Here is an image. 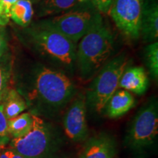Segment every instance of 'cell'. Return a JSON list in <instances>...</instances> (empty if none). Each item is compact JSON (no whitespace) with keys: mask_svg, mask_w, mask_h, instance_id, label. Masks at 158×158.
<instances>
[{"mask_svg":"<svg viewBox=\"0 0 158 158\" xmlns=\"http://www.w3.org/2000/svg\"><path fill=\"white\" fill-rule=\"evenodd\" d=\"M76 48V64L83 78L95 74L113 53L114 35L100 14Z\"/></svg>","mask_w":158,"mask_h":158,"instance_id":"1","label":"cell"},{"mask_svg":"<svg viewBox=\"0 0 158 158\" xmlns=\"http://www.w3.org/2000/svg\"><path fill=\"white\" fill-rule=\"evenodd\" d=\"M29 35L33 47L43 56L68 68L76 64V43L51 27L45 20L31 27Z\"/></svg>","mask_w":158,"mask_h":158,"instance_id":"2","label":"cell"},{"mask_svg":"<svg viewBox=\"0 0 158 158\" xmlns=\"http://www.w3.org/2000/svg\"><path fill=\"white\" fill-rule=\"evenodd\" d=\"M128 63L124 54L116 56L102 66L89 86L86 101L98 114L101 113L110 97L117 90L120 78Z\"/></svg>","mask_w":158,"mask_h":158,"instance_id":"3","label":"cell"},{"mask_svg":"<svg viewBox=\"0 0 158 158\" xmlns=\"http://www.w3.org/2000/svg\"><path fill=\"white\" fill-rule=\"evenodd\" d=\"M76 88L72 81L64 73L42 67L35 79V98L49 107L64 106L73 97Z\"/></svg>","mask_w":158,"mask_h":158,"instance_id":"4","label":"cell"},{"mask_svg":"<svg viewBox=\"0 0 158 158\" xmlns=\"http://www.w3.org/2000/svg\"><path fill=\"white\" fill-rule=\"evenodd\" d=\"M100 14L89 0L70 11L45 20L71 41L77 43L87 32Z\"/></svg>","mask_w":158,"mask_h":158,"instance_id":"5","label":"cell"},{"mask_svg":"<svg viewBox=\"0 0 158 158\" xmlns=\"http://www.w3.org/2000/svg\"><path fill=\"white\" fill-rule=\"evenodd\" d=\"M157 135V103L152 100L136 114L127 131L126 142L130 149L140 151L152 145Z\"/></svg>","mask_w":158,"mask_h":158,"instance_id":"6","label":"cell"},{"mask_svg":"<svg viewBox=\"0 0 158 158\" xmlns=\"http://www.w3.org/2000/svg\"><path fill=\"white\" fill-rule=\"evenodd\" d=\"M51 145V134L42 118L33 115L30 131L23 137L13 138L10 148L27 158H44Z\"/></svg>","mask_w":158,"mask_h":158,"instance_id":"7","label":"cell"},{"mask_svg":"<svg viewBox=\"0 0 158 158\" xmlns=\"http://www.w3.org/2000/svg\"><path fill=\"white\" fill-rule=\"evenodd\" d=\"M143 0H113L108 14L124 36L131 40L140 37V25Z\"/></svg>","mask_w":158,"mask_h":158,"instance_id":"8","label":"cell"},{"mask_svg":"<svg viewBox=\"0 0 158 158\" xmlns=\"http://www.w3.org/2000/svg\"><path fill=\"white\" fill-rule=\"evenodd\" d=\"M86 111V98L80 94L75 98L65 114L64 132L73 141L81 142L88 137L89 130Z\"/></svg>","mask_w":158,"mask_h":158,"instance_id":"9","label":"cell"},{"mask_svg":"<svg viewBox=\"0 0 158 158\" xmlns=\"http://www.w3.org/2000/svg\"><path fill=\"white\" fill-rule=\"evenodd\" d=\"M140 37L144 43L157 42L158 37L157 0H143L140 25Z\"/></svg>","mask_w":158,"mask_h":158,"instance_id":"10","label":"cell"},{"mask_svg":"<svg viewBox=\"0 0 158 158\" xmlns=\"http://www.w3.org/2000/svg\"><path fill=\"white\" fill-rule=\"evenodd\" d=\"M115 141L106 134L92 137L86 141L78 158H114Z\"/></svg>","mask_w":158,"mask_h":158,"instance_id":"11","label":"cell"},{"mask_svg":"<svg viewBox=\"0 0 158 158\" xmlns=\"http://www.w3.org/2000/svg\"><path fill=\"white\" fill-rule=\"evenodd\" d=\"M149 86V78L142 67L126 68L120 78L118 87L136 94H143Z\"/></svg>","mask_w":158,"mask_h":158,"instance_id":"12","label":"cell"},{"mask_svg":"<svg viewBox=\"0 0 158 158\" xmlns=\"http://www.w3.org/2000/svg\"><path fill=\"white\" fill-rule=\"evenodd\" d=\"M135 104V98L130 92L125 89L117 90L110 97L104 109L108 117L116 118L127 114Z\"/></svg>","mask_w":158,"mask_h":158,"instance_id":"13","label":"cell"},{"mask_svg":"<svg viewBox=\"0 0 158 158\" xmlns=\"http://www.w3.org/2000/svg\"><path fill=\"white\" fill-rule=\"evenodd\" d=\"M89 0H42L38 10L39 17L62 14L86 3Z\"/></svg>","mask_w":158,"mask_h":158,"instance_id":"14","label":"cell"},{"mask_svg":"<svg viewBox=\"0 0 158 158\" xmlns=\"http://www.w3.org/2000/svg\"><path fill=\"white\" fill-rule=\"evenodd\" d=\"M34 11L30 0H17L11 6L10 17L18 25L27 27L30 24Z\"/></svg>","mask_w":158,"mask_h":158,"instance_id":"15","label":"cell"},{"mask_svg":"<svg viewBox=\"0 0 158 158\" xmlns=\"http://www.w3.org/2000/svg\"><path fill=\"white\" fill-rule=\"evenodd\" d=\"M2 104L4 114L7 120L20 115L27 108V103L17 91H8L3 98Z\"/></svg>","mask_w":158,"mask_h":158,"instance_id":"16","label":"cell"},{"mask_svg":"<svg viewBox=\"0 0 158 158\" xmlns=\"http://www.w3.org/2000/svg\"><path fill=\"white\" fill-rule=\"evenodd\" d=\"M33 124V114H21L16 117L7 120L10 136L13 138L23 137L30 131Z\"/></svg>","mask_w":158,"mask_h":158,"instance_id":"17","label":"cell"},{"mask_svg":"<svg viewBox=\"0 0 158 158\" xmlns=\"http://www.w3.org/2000/svg\"><path fill=\"white\" fill-rule=\"evenodd\" d=\"M146 62L155 79L158 77V42L149 43L145 48Z\"/></svg>","mask_w":158,"mask_h":158,"instance_id":"18","label":"cell"},{"mask_svg":"<svg viewBox=\"0 0 158 158\" xmlns=\"http://www.w3.org/2000/svg\"><path fill=\"white\" fill-rule=\"evenodd\" d=\"M10 78V63L3 56L0 59V102L7 92V84Z\"/></svg>","mask_w":158,"mask_h":158,"instance_id":"19","label":"cell"},{"mask_svg":"<svg viewBox=\"0 0 158 158\" xmlns=\"http://www.w3.org/2000/svg\"><path fill=\"white\" fill-rule=\"evenodd\" d=\"M7 119L4 114L3 106L0 103V148L4 147L10 141Z\"/></svg>","mask_w":158,"mask_h":158,"instance_id":"20","label":"cell"},{"mask_svg":"<svg viewBox=\"0 0 158 158\" xmlns=\"http://www.w3.org/2000/svg\"><path fill=\"white\" fill-rule=\"evenodd\" d=\"M90 1L100 13L108 14L110 4L113 0H90Z\"/></svg>","mask_w":158,"mask_h":158,"instance_id":"21","label":"cell"},{"mask_svg":"<svg viewBox=\"0 0 158 158\" xmlns=\"http://www.w3.org/2000/svg\"><path fill=\"white\" fill-rule=\"evenodd\" d=\"M7 48L6 33L3 27H0V59L4 56Z\"/></svg>","mask_w":158,"mask_h":158,"instance_id":"22","label":"cell"},{"mask_svg":"<svg viewBox=\"0 0 158 158\" xmlns=\"http://www.w3.org/2000/svg\"><path fill=\"white\" fill-rule=\"evenodd\" d=\"M10 18V13L0 2V27H4L9 22Z\"/></svg>","mask_w":158,"mask_h":158,"instance_id":"23","label":"cell"},{"mask_svg":"<svg viewBox=\"0 0 158 158\" xmlns=\"http://www.w3.org/2000/svg\"><path fill=\"white\" fill-rule=\"evenodd\" d=\"M5 152H6V154L8 155V157L10 158H27L23 157L22 155H21L20 154L16 152L15 150L12 149L10 148H7V149H5Z\"/></svg>","mask_w":158,"mask_h":158,"instance_id":"24","label":"cell"},{"mask_svg":"<svg viewBox=\"0 0 158 158\" xmlns=\"http://www.w3.org/2000/svg\"><path fill=\"white\" fill-rule=\"evenodd\" d=\"M17 0H1V2L2 3L4 7H5V9L7 10V11H8L10 13V10L11 6Z\"/></svg>","mask_w":158,"mask_h":158,"instance_id":"25","label":"cell"},{"mask_svg":"<svg viewBox=\"0 0 158 158\" xmlns=\"http://www.w3.org/2000/svg\"><path fill=\"white\" fill-rule=\"evenodd\" d=\"M0 158H10L5 152V147L0 148Z\"/></svg>","mask_w":158,"mask_h":158,"instance_id":"26","label":"cell"},{"mask_svg":"<svg viewBox=\"0 0 158 158\" xmlns=\"http://www.w3.org/2000/svg\"><path fill=\"white\" fill-rule=\"evenodd\" d=\"M30 1H31V2L36 3V2H41L42 0H30Z\"/></svg>","mask_w":158,"mask_h":158,"instance_id":"27","label":"cell"}]
</instances>
